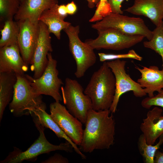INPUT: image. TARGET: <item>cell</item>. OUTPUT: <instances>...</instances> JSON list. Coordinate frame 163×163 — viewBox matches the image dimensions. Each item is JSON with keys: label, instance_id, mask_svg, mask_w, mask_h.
<instances>
[{"label": "cell", "instance_id": "obj_1", "mask_svg": "<svg viewBox=\"0 0 163 163\" xmlns=\"http://www.w3.org/2000/svg\"><path fill=\"white\" fill-rule=\"evenodd\" d=\"M111 113L109 110L89 111L79 148L81 152L91 153L108 149L113 145L115 122Z\"/></svg>", "mask_w": 163, "mask_h": 163}, {"label": "cell", "instance_id": "obj_2", "mask_svg": "<svg viewBox=\"0 0 163 163\" xmlns=\"http://www.w3.org/2000/svg\"><path fill=\"white\" fill-rule=\"evenodd\" d=\"M115 88L114 75L105 61L93 73L84 93L90 98L93 109L98 111L109 110Z\"/></svg>", "mask_w": 163, "mask_h": 163}, {"label": "cell", "instance_id": "obj_3", "mask_svg": "<svg viewBox=\"0 0 163 163\" xmlns=\"http://www.w3.org/2000/svg\"><path fill=\"white\" fill-rule=\"evenodd\" d=\"M17 76V80L9 109L14 116L19 117L30 115L44 102L42 95H37L34 91L25 74Z\"/></svg>", "mask_w": 163, "mask_h": 163}, {"label": "cell", "instance_id": "obj_4", "mask_svg": "<svg viewBox=\"0 0 163 163\" xmlns=\"http://www.w3.org/2000/svg\"><path fill=\"white\" fill-rule=\"evenodd\" d=\"M39 132L38 138L26 150L22 152L16 147L10 152L0 163H21L23 161H35L38 156L48 153L56 150H61L68 152H72L73 147L71 144L66 141L59 145H55L50 142L46 139L44 133L45 128L40 125L35 124Z\"/></svg>", "mask_w": 163, "mask_h": 163}, {"label": "cell", "instance_id": "obj_5", "mask_svg": "<svg viewBox=\"0 0 163 163\" xmlns=\"http://www.w3.org/2000/svg\"><path fill=\"white\" fill-rule=\"evenodd\" d=\"M91 27L97 32L111 29L127 35H142L149 40L153 35L152 31L149 29L142 18L120 14L111 13L92 24Z\"/></svg>", "mask_w": 163, "mask_h": 163}, {"label": "cell", "instance_id": "obj_6", "mask_svg": "<svg viewBox=\"0 0 163 163\" xmlns=\"http://www.w3.org/2000/svg\"><path fill=\"white\" fill-rule=\"evenodd\" d=\"M61 90L67 110L82 124H85L89 111L92 109L91 100L84 93L81 85L75 79L66 78Z\"/></svg>", "mask_w": 163, "mask_h": 163}, {"label": "cell", "instance_id": "obj_7", "mask_svg": "<svg viewBox=\"0 0 163 163\" xmlns=\"http://www.w3.org/2000/svg\"><path fill=\"white\" fill-rule=\"evenodd\" d=\"M63 30L68 36L69 50L76 62V68L74 74L77 78H82L96 62L97 57L94 50L80 39L79 25L71 24Z\"/></svg>", "mask_w": 163, "mask_h": 163}, {"label": "cell", "instance_id": "obj_8", "mask_svg": "<svg viewBox=\"0 0 163 163\" xmlns=\"http://www.w3.org/2000/svg\"><path fill=\"white\" fill-rule=\"evenodd\" d=\"M47 58V66L40 77L34 78L28 75L25 74V75L37 94L49 95L52 97L56 101L60 102L63 100L60 89L63 83L58 77L57 62L53 58L51 52L48 53Z\"/></svg>", "mask_w": 163, "mask_h": 163}, {"label": "cell", "instance_id": "obj_9", "mask_svg": "<svg viewBox=\"0 0 163 163\" xmlns=\"http://www.w3.org/2000/svg\"><path fill=\"white\" fill-rule=\"evenodd\" d=\"M106 62L115 79V93L109 109L111 113H114L117 111L120 98L124 93L131 91L135 96L138 97L145 96L147 94L140 84L134 81L126 73L125 69L126 61L118 59Z\"/></svg>", "mask_w": 163, "mask_h": 163}, {"label": "cell", "instance_id": "obj_10", "mask_svg": "<svg viewBox=\"0 0 163 163\" xmlns=\"http://www.w3.org/2000/svg\"><path fill=\"white\" fill-rule=\"evenodd\" d=\"M95 39L86 40L85 42L94 50L101 49L121 50L130 48L141 42L144 37L140 35H131L113 29L97 32Z\"/></svg>", "mask_w": 163, "mask_h": 163}, {"label": "cell", "instance_id": "obj_11", "mask_svg": "<svg viewBox=\"0 0 163 163\" xmlns=\"http://www.w3.org/2000/svg\"><path fill=\"white\" fill-rule=\"evenodd\" d=\"M50 110L51 116L59 127L73 142L80 145L84 131L82 123L60 102L51 103Z\"/></svg>", "mask_w": 163, "mask_h": 163}, {"label": "cell", "instance_id": "obj_12", "mask_svg": "<svg viewBox=\"0 0 163 163\" xmlns=\"http://www.w3.org/2000/svg\"><path fill=\"white\" fill-rule=\"evenodd\" d=\"M39 35L37 43L30 62V69L34 72L33 78H37L43 74L47 64V55L53 51L51 38L46 26L39 22Z\"/></svg>", "mask_w": 163, "mask_h": 163}, {"label": "cell", "instance_id": "obj_13", "mask_svg": "<svg viewBox=\"0 0 163 163\" xmlns=\"http://www.w3.org/2000/svg\"><path fill=\"white\" fill-rule=\"evenodd\" d=\"M20 30L18 45L25 62L30 65L37 43L39 35V23H35L28 19L19 21Z\"/></svg>", "mask_w": 163, "mask_h": 163}, {"label": "cell", "instance_id": "obj_14", "mask_svg": "<svg viewBox=\"0 0 163 163\" xmlns=\"http://www.w3.org/2000/svg\"><path fill=\"white\" fill-rule=\"evenodd\" d=\"M28 69L18 44L0 48V73L12 72L22 75Z\"/></svg>", "mask_w": 163, "mask_h": 163}, {"label": "cell", "instance_id": "obj_15", "mask_svg": "<svg viewBox=\"0 0 163 163\" xmlns=\"http://www.w3.org/2000/svg\"><path fill=\"white\" fill-rule=\"evenodd\" d=\"M163 112L161 108L155 107L147 112L140 125V129L148 144L153 145L163 135Z\"/></svg>", "mask_w": 163, "mask_h": 163}, {"label": "cell", "instance_id": "obj_16", "mask_svg": "<svg viewBox=\"0 0 163 163\" xmlns=\"http://www.w3.org/2000/svg\"><path fill=\"white\" fill-rule=\"evenodd\" d=\"M125 11L148 18L156 26L163 21V0H134L133 5Z\"/></svg>", "mask_w": 163, "mask_h": 163}, {"label": "cell", "instance_id": "obj_17", "mask_svg": "<svg viewBox=\"0 0 163 163\" xmlns=\"http://www.w3.org/2000/svg\"><path fill=\"white\" fill-rule=\"evenodd\" d=\"M57 3L58 0H22L14 20L19 21L28 19L33 23H38L43 11Z\"/></svg>", "mask_w": 163, "mask_h": 163}, {"label": "cell", "instance_id": "obj_18", "mask_svg": "<svg viewBox=\"0 0 163 163\" xmlns=\"http://www.w3.org/2000/svg\"><path fill=\"white\" fill-rule=\"evenodd\" d=\"M135 68L141 74L137 82L144 88L149 97H153L155 92L159 93L163 89V69L160 70L155 66H143L142 69L137 66Z\"/></svg>", "mask_w": 163, "mask_h": 163}, {"label": "cell", "instance_id": "obj_19", "mask_svg": "<svg viewBox=\"0 0 163 163\" xmlns=\"http://www.w3.org/2000/svg\"><path fill=\"white\" fill-rule=\"evenodd\" d=\"M46 106L44 103L41 106L32 112L30 115L35 124H38L52 130L59 138L65 139L69 142L75 152L83 159L86 156L82 152L75 144L65 133L54 120L50 114L46 111Z\"/></svg>", "mask_w": 163, "mask_h": 163}, {"label": "cell", "instance_id": "obj_20", "mask_svg": "<svg viewBox=\"0 0 163 163\" xmlns=\"http://www.w3.org/2000/svg\"><path fill=\"white\" fill-rule=\"evenodd\" d=\"M58 3L51 8L45 10L40 16L39 20L47 27L50 33H53L57 38H61V31L68 27L71 23L65 21L58 14L57 8Z\"/></svg>", "mask_w": 163, "mask_h": 163}, {"label": "cell", "instance_id": "obj_21", "mask_svg": "<svg viewBox=\"0 0 163 163\" xmlns=\"http://www.w3.org/2000/svg\"><path fill=\"white\" fill-rule=\"evenodd\" d=\"M17 80L14 72L0 73V121L7 106L12 100Z\"/></svg>", "mask_w": 163, "mask_h": 163}, {"label": "cell", "instance_id": "obj_22", "mask_svg": "<svg viewBox=\"0 0 163 163\" xmlns=\"http://www.w3.org/2000/svg\"><path fill=\"white\" fill-rule=\"evenodd\" d=\"M20 30L19 21L13 19L5 21L3 27L0 30V48L18 44Z\"/></svg>", "mask_w": 163, "mask_h": 163}, {"label": "cell", "instance_id": "obj_23", "mask_svg": "<svg viewBox=\"0 0 163 163\" xmlns=\"http://www.w3.org/2000/svg\"><path fill=\"white\" fill-rule=\"evenodd\" d=\"M159 141L155 145L148 144L143 134L139 136L138 142L139 152L146 163H154V159L155 152L159 149L163 143L162 135L159 138Z\"/></svg>", "mask_w": 163, "mask_h": 163}, {"label": "cell", "instance_id": "obj_24", "mask_svg": "<svg viewBox=\"0 0 163 163\" xmlns=\"http://www.w3.org/2000/svg\"><path fill=\"white\" fill-rule=\"evenodd\" d=\"M152 38L143 43L144 46L155 51L160 55L163 69V21L152 31Z\"/></svg>", "mask_w": 163, "mask_h": 163}, {"label": "cell", "instance_id": "obj_25", "mask_svg": "<svg viewBox=\"0 0 163 163\" xmlns=\"http://www.w3.org/2000/svg\"><path fill=\"white\" fill-rule=\"evenodd\" d=\"M20 0H0V21L13 19L21 4Z\"/></svg>", "mask_w": 163, "mask_h": 163}, {"label": "cell", "instance_id": "obj_26", "mask_svg": "<svg viewBox=\"0 0 163 163\" xmlns=\"http://www.w3.org/2000/svg\"><path fill=\"white\" fill-rule=\"evenodd\" d=\"M98 55L100 61L103 62L107 60L122 59H133L139 61H141L142 59V57L133 50H130L127 53L125 54H114L100 53H98Z\"/></svg>", "mask_w": 163, "mask_h": 163}, {"label": "cell", "instance_id": "obj_27", "mask_svg": "<svg viewBox=\"0 0 163 163\" xmlns=\"http://www.w3.org/2000/svg\"><path fill=\"white\" fill-rule=\"evenodd\" d=\"M96 7L95 13L91 18V20L93 22L100 21L111 13L107 0H100Z\"/></svg>", "mask_w": 163, "mask_h": 163}, {"label": "cell", "instance_id": "obj_28", "mask_svg": "<svg viewBox=\"0 0 163 163\" xmlns=\"http://www.w3.org/2000/svg\"><path fill=\"white\" fill-rule=\"evenodd\" d=\"M141 105L146 109H149L153 106L160 107L163 109V89L152 97L144 98L141 101Z\"/></svg>", "mask_w": 163, "mask_h": 163}, {"label": "cell", "instance_id": "obj_29", "mask_svg": "<svg viewBox=\"0 0 163 163\" xmlns=\"http://www.w3.org/2000/svg\"><path fill=\"white\" fill-rule=\"evenodd\" d=\"M124 0H107L111 13L123 14L121 4Z\"/></svg>", "mask_w": 163, "mask_h": 163}, {"label": "cell", "instance_id": "obj_30", "mask_svg": "<svg viewBox=\"0 0 163 163\" xmlns=\"http://www.w3.org/2000/svg\"><path fill=\"white\" fill-rule=\"evenodd\" d=\"M68 160L62 155L58 153L55 154L53 156L42 161V163H68Z\"/></svg>", "mask_w": 163, "mask_h": 163}, {"label": "cell", "instance_id": "obj_31", "mask_svg": "<svg viewBox=\"0 0 163 163\" xmlns=\"http://www.w3.org/2000/svg\"><path fill=\"white\" fill-rule=\"evenodd\" d=\"M57 11L59 15L64 19L66 17L68 14L66 5H58Z\"/></svg>", "mask_w": 163, "mask_h": 163}, {"label": "cell", "instance_id": "obj_32", "mask_svg": "<svg viewBox=\"0 0 163 163\" xmlns=\"http://www.w3.org/2000/svg\"><path fill=\"white\" fill-rule=\"evenodd\" d=\"M68 14L72 15L74 14L77 11V7L73 1L68 3L66 5Z\"/></svg>", "mask_w": 163, "mask_h": 163}, {"label": "cell", "instance_id": "obj_33", "mask_svg": "<svg viewBox=\"0 0 163 163\" xmlns=\"http://www.w3.org/2000/svg\"><path fill=\"white\" fill-rule=\"evenodd\" d=\"M154 163H163V152L159 149L155 152L154 159Z\"/></svg>", "mask_w": 163, "mask_h": 163}, {"label": "cell", "instance_id": "obj_34", "mask_svg": "<svg viewBox=\"0 0 163 163\" xmlns=\"http://www.w3.org/2000/svg\"><path fill=\"white\" fill-rule=\"evenodd\" d=\"M88 2V7L90 8H93L98 4L100 0H86Z\"/></svg>", "mask_w": 163, "mask_h": 163}, {"label": "cell", "instance_id": "obj_35", "mask_svg": "<svg viewBox=\"0 0 163 163\" xmlns=\"http://www.w3.org/2000/svg\"><path fill=\"white\" fill-rule=\"evenodd\" d=\"M162 138H163V135H162Z\"/></svg>", "mask_w": 163, "mask_h": 163}, {"label": "cell", "instance_id": "obj_36", "mask_svg": "<svg viewBox=\"0 0 163 163\" xmlns=\"http://www.w3.org/2000/svg\"><path fill=\"white\" fill-rule=\"evenodd\" d=\"M21 2L22 0H20Z\"/></svg>", "mask_w": 163, "mask_h": 163}, {"label": "cell", "instance_id": "obj_37", "mask_svg": "<svg viewBox=\"0 0 163 163\" xmlns=\"http://www.w3.org/2000/svg\"><path fill=\"white\" fill-rule=\"evenodd\" d=\"M162 152H163V149H162Z\"/></svg>", "mask_w": 163, "mask_h": 163}]
</instances>
